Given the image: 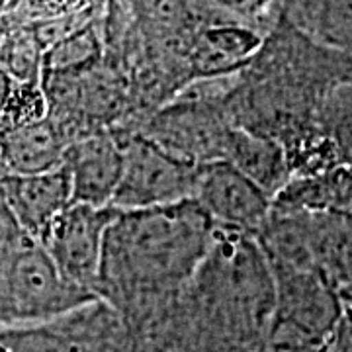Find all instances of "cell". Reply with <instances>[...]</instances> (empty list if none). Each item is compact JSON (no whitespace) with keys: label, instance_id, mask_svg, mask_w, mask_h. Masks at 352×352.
Segmentation results:
<instances>
[{"label":"cell","instance_id":"8992f818","mask_svg":"<svg viewBox=\"0 0 352 352\" xmlns=\"http://www.w3.org/2000/svg\"><path fill=\"white\" fill-rule=\"evenodd\" d=\"M0 352H133L131 329L106 302L39 325L0 327Z\"/></svg>","mask_w":352,"mask_h":352},{"label":"cell","instance_id":"5b68a950","mask_svg":"<svg viewBox=\"0 0 352 352\" xmlns=\"http://www.w3.org/2000/svg\"><path fill=\"white\" fill-rule=\"evenodd\" d=\"M118 129L124 164L113 194V210L161 208L194 200L200 166L164 151L135 129Z\"/></svg>","mask_w":352,"mask_h":352},{"label":"cell","instance_id":"7c38bea8","mask_svg":"<svg viewBox=\"0 0 352 352\" xmlns=\"http://www.w3.org/2000/svg\"><path fill=\"white\" fill-rule=\"evenodd\" d=\"M69 138L51 116L6 127L0 133V173L39 175L63 164Z\"/></svg>","mask_w":352,"mask_h":352},{"label":"cell","instance_id":"e0dca14e","mask_svg":"<svg viewBox=\"0 0 352 352\" xmlns=\"http://www.w3.org/2000/svg\"><path fill=\"white\" fill-rule=\"evenodd\" d=\"M323 122L339 164H352V82L340 87L329 100Z\"/></svg>","mask_w":352,"mask_h":352},{"label":"cell","instance_id":"9c48e42d","mask_svg":"<svg viewBox=\"0 0 352 352\" xmlns=\"http://www.w3.org/2000/svg\"><path fill=\"white\" fill-rule=\"evenodd\" d=\"M122 164L124 153L118 127L71 139L61 164L71 184V204L112 208Z\"/></svg>","mask_w":352,"mask_h":352},{"label":"cell","instance_id":"ac0fdd59","mask_svg":"<svg viewBox=\"0 0 352 352\" xmlns=\"http://www.w3.org/2000/svg\"><path fill=\"white\" fill-rule=\"evenodd\" d=\"M263 352H344L335 337L305 344H264Z\"/></svg>","mask_w":352,"mask_h":352},{"label":"cell","instance_id":"9a60e30c","mask_svg":"<svg viewBox=\"0 0 352 352\" xmlns=\"http://www.w3.org/2000/svg\"><path fill=\"white\" fill-rule=\"evenodd\" d=\"M274 212H329L352 215V164L294 176L272 200Z\"/></svg>","mask_w":352,"mask_h":352},{"label":"cell","instance_id":"30bf717a","mask_svg":"<svg viewBox=\"0 0 352 352\" xmlns=\"http://www.w3.org/2000/svg\"><path fill=\"white\" fill-rule=\"evenodd\" d=\"M263 43V34L249 25L196 22L184 47L190 80L241 73L256 57Z\"/></svg>","mask_w":352,"mask_h":352},{"label":"cell","instance_id":"8fae6325","mask_svg":"<svg viewBox=\"0 0 352 352\" xmlns=\"http://www.w3.org/2000/svg\"><path fill=\"white\" fill-rule=\"evenodd\" d=\"M0 204L30 239L39 241L71 204L69 176L63 166L39 175L0 173Z\"/></svg>","mask_w":352,"mask_h":352},{"label":"cell","instance_id":"277c9868","mask_svg":"<svg viewBox=\"0 0 352 352\" xmlns=\"http://www.w3.org/2000/svg\"><path fill=\"white\" fill-rule=\"evenodd\" d=\"M274 280V317L266 344H305L335 337L342 300L307 264L268 263Z\"/></svg>","mask_w":352,"mask_h":352},{"label":"cell","instance_id":"4fadbf2b","mask_svg":"<svg viewBox=\"0 0 352 352\" xmlns=\"http://www.w3.org/2000/svg\"><path fill=\"white\" fill-rule=\"evenodd\" d=\"M305 241L317 270L342 302H352V215L302 212Z\"/></svg>","mask_w":352,"mask_h":352},{"label":"cell","instance_id":"6da1fadb","mask_svg":"<svg viewBox=\"0 0 352 352\" xmlns=\"http://www.w3.org/2000/svg\"><path fill=\"white\" fill-rule=\"evenodd\" d=\"M215 235L194 200L116 210L104 235L96 296L141 329L175 307Z\"/></svg>","mask_w":352,"mask_h":352},{"label":"cell","instance_id":"3957f363","mask_svg":"<svg viewBox=\"0 0 352 352\" xmlns=\"http://www.w3.org/2000/svg\"><path fill=\"white\" fill-rule=\"evenodd\" d=\"M96 300L90 289L65 276L30 237L0 268V327L47 323Z\"/></svg>","mask_w":352,"mask_h":352},{"label":"cell","instance_id":"2e32d148","mask_svg":"<svg viewBox=\"0 0 352 352\" xmlns=\"http://www.w3.org/2000/svg\"><path fill=\"white\" fill-rule=\"evenodd\" d=\"M192 4L196 22H233L258 30L276 0H192Z\"/></svg>","mask_w":352,"mask_h":352},{"label":"cell","instance_id":"7a4b0ae2","mask_svg":"<svg viewBox=\"0 0 352 352\" xmlns=\"http://www.w3.org/2000/svg\"><path fill=\"white\" fill-rule=\"evenodd\" d=\"M178 307L214 351L263 352L274 317V280L256 237L215 227Z\"/></svg>","mask_w":352,"mask_h":352},{"label":"cell","instance_id":"ba28073f","mask_svg":"<svg viewBox=\"0 0 352 352\" xmlns=\"http://www.w3.org/2000/svg\"><path fill=\"white\" fill-rule=\"evenodd\" d=\"M194 201L217 229L256 237L266 223L272 200L231 164L217 161L200 166Z\"/></svg>","mask_w":352,"mask_h":352},{"label":"cell","instance_id":"52a82bcc","mask_svg":"<svg viewBox=\"0 0 352 352\" xmlns=\"http://www.w3.org/2000/svg\"><path fill=\"white\" fill-rule=\"evenodd\" d=\"M113 214V208L69 204L38 241L65 276L90 289L94 296L104 235Z\"/></svg>","mask_w":352,"mask_h":352},{"label":"cell","instance_id":"5bb4252c","mask_svg":"<svg viewBox=\"0 0 352 352\" xmlns=\"http://www.w3.org/2000/svg\"><path fill=\"white\" fill-rule=\"evenodd\" d=\"M223 163L249 178L270 200H274L278 192L292 180L288 157L280 143L245 127H231Z\"/></svg>","mask_w":352,"mask_h":352}]
</instances>
